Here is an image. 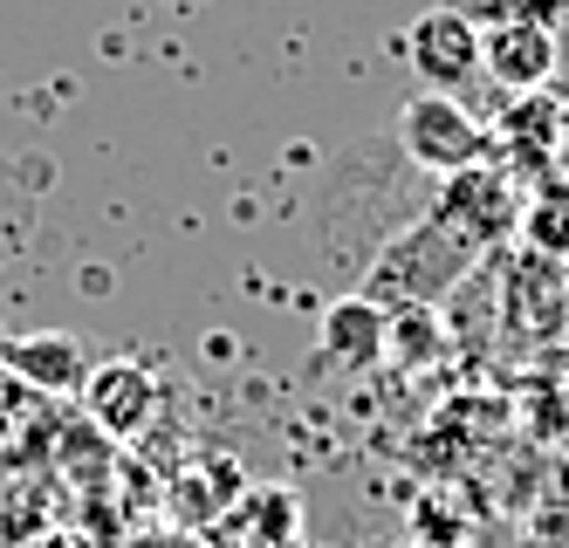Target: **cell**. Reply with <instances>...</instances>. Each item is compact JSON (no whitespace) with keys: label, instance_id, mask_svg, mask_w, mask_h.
<instances>
[{"label":"cell","instance_id":"7a4b0ae2","mask_svg":"<svg viewBox=\"0 0 569 548\" xmlns=\"http://www.w3.org/2000/svg\"><path fill=\"white\" fill-rule=\"evenodd\" d=\"M398 145H405V158L412 165H426V172H439V179H460V172H473V165H487V123L480 117H467V103H453V97H412L398 110Z\"/></svg>","mask_w":569,"mask_h":548},{"label":"cell","instance_id":"30bf717a","mask_svg":"<svg viewBox=\"0 0 569 548\" xmlns=\"http://www.w3.org/2000/svg\"><path fill=\"white\" fill-rule=\"evenodd\" d=\"M521 240L536 247L542 261H569V179L549 172L521 206Z\"/></svg>","mask_w":569,"mask_h":548},{"label":"cell","instance_id":"8fae6325","mask_svg":"<svg viewBox=\"0 0 569 548\" xmlns=\"http://www.w3.org/2000/svg\"><path fill=\"white\" fill-rule=\"evenodd\" d=\"M556 165H562V179H569V110H562V138H556Z\"/></svg>","mask_w":569,"mask_h":548},{"label":"cell","instance_id":"ba28073f","mask_svg":"<svg viewBox=\"0 0 569 548\" xmlns=\"http://www.w3.org/2000/svg\"><path fill=\"white\" fill-rule=\"evenodd\" d=\"M316 350H322V363L363 370V363H378L391 350V316L378 302H363V295H350V302H337L330 316H322V343Z\"/></svg>","mask_w":569,"mask_h":548},{"label":"cell","instance_id":"3957f363","mask_svg":"<svg viewBox=\"0 0 569 548\" xmlns=\"http://www.w3.org/2000/svg\"><path fill=\"white\" fill-rule=\"evenodd\" d=\"M432 220L453 233V240H467L473 255H487L501 233L521 227V192H515V179L501 172V165H473V172L446 179V192H439V206H432Z\"/></svg>","mask_w":569,"mask_h":548},{"label":"cell","instance_id":"5b68a950","mask_svg":"<svg viewBox=\"0 0 569 548\" xmlns=\"http://www.w3.org/2000/svg\"><path fill=\"white\" fill-rule=\"evenodd\" d=\"M0 370L14 377V385H28L34 398H83L90 385V350L76 343V336L62 329H28V336H0Z\"/></svg>","mask_w":569,"mask_h":548},{"label":"cell","instance_id":"9c48e42d","mask_svg":"<svg viewBox=\"0 0 569 548\" xmlns=\"http://www.w3.org/2000/svg\"><path fill=\"white\" fill-rule=\"evenodd\" d=\"M556 138H562V110L542 103V97H521V110H508L501 131H495V145H501L508 158H521V172H536V179H549Z\"/></svg>","mask_w":569,"mask_h":548},{"label":"cell","instance_id":"8992f818","mask_svg":"<svg viewBox=\"0 0 569 548\" xmlns=\"http://www.w3.org/2000/svg\"><path fill=\"white\" fill-rule=\"evenodd\" d=\"M83 418L103 432V439H138L151 418H158V377L131 357L117 363H97L90 385H83Z\"/></svg>","mask_w":569,"mask_h":548},{"label":"cell","instance_id":"6da1fadb","mask_svg":"<svg viewBox=\"0 0 569 548\" xmlns=\"http://www.w3.org/2000/svg\"><path fill=\"white\" fill-rule=\"evenodd\" d=\"M473 261H480L473 247L453 240V233L426 213V220H412L405 233H391L378 247V261H371V275H363L357 295H363V302H378L385 316H398V309H432Z\"/></svg>","mask_w":569,"mask_h":548},{"label":"cell","instance_id":"52a82bcc","mask_svg":"<svg viewBox=\"0 0 569 548\" xmlns=\"http://www.w3.org/2000/svg\"><path fill=\"white\" fill-rule=\"evenodd\" d=\"M480 69L495 76V82H508V90L536 97L542 82H549V69H556V34H549V21L542 14H508L495 28H480Z\"/></svg>","mask_w":569,"mask_h":548},{"label":"cell","instance_id":"277c9868","mask_svg":"<svg viewBox=\"0 0 569 548\" xmlns=\"http://www.w3.org/2000/svg\"><path fill=\"white\" fill-rule=\"evenodd\" d=\"M405 56H412V69L426 76L432 97H453L460 82L487 76L480 69V28L467 8H426L412 21V34H405Z\"/></svg>","mask_w":569,"mask_h":548}]
</instances>
